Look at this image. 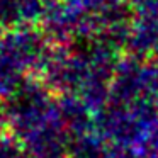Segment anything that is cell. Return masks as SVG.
<instances>
[]
</instances>
